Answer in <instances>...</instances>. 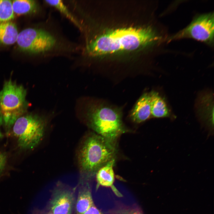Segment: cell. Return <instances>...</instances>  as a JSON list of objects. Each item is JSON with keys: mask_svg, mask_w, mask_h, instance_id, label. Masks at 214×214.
I'll list each match as a JSON object with an SVG mask.
<instances>
[{"mask_svg": "<svg viewBox=\"0 0 214 214\" xmlns=\"http://www.w3.org/2000/svg\"><path fill=\"white\" fill-rule=\"evenodd\" d=\"M80 51L83 59L118 51H132L158 41L160 37L150 27L115 29L93 36L80 35Z\"/></svg>", "mask_w": 214, "mask_h": 214, "instance_id": "cell-1", "label": "cell"}, {"mask_svg": "<svg viewBox=\"0 0 214 214\" xmlns=\"http://www.w3.org/2000/svg\"><path fill=\"white\" fill-rule=\"evenodd\" d=\"M16 42L22 51L45 59L70 57L77 55L80 50L78 43L64 35L50 13L40 27L29 28L21 32Z\"/></svg>", "mask_w": 214, "mask_h": 214, "instance_id": "cell-2", "label": "cell"}, {"mask_svg": "<svg viewBox=\"0 0 214 214\" xmlns=\"http://www.w3.org/2000/svg\"><path fill=\"white\" fill-rule=\"evenodd\" d=\"M114 142L96 134L85 139L78 154L79 166L81 172L93 174L111 160L116 153Z\"/></svg>", "mask_w": 214, "mask_h": 214, "instance_id": "cell-3", "label": "cell"}, {"mask_svg": "<svg viewBox=\"0 0 214 214\" xmlns=\"http://www.w3.org/2000/svg\"><path fill=\"white\" fill-rule=\"evenodd\" d=\"M27 90L10 78L4 83L0 92V124L9 131L17 119L26 114L29 106Z\"/></svg>", "mask_w": 214, "mask_h": 214, "instance_id": "cell-4", "label": "cell"}, {"mask_svg": "<svg viewBox=\"0 0 214 214\" xmlns=\"http://www.w3.org/2000/svg\"><path fill=\"white\" fill-rule=\"evenodd\" d=\"M45 125L44 120L36 114H25L18 118L12 131L19 148L31 150L36 147L43 138Z\"/></svg>", "mask_w": 214, "mask_h": 214, "instance_id": "cell-5", "label": "cell"}, {"mask_svg": "<svg viewBox=\"0 0 214 214\" xmlns=\"http://www.w3.org/2000/svg\"><path fill=\"white\" fill-rule=\"evenodd\" d=\"M89 117L93 128L98 134L114 142L123 131L121 116L111 108L99 106L89 112Z\"/></svg>", "mask_w": 214, "mask_h": 214, "instance_id": "cell-6", "label": "cell"}, {"mask_svg": "<svg viewBox=\"0 0 214 214\" xmlns=\"http://www.w3.org/2000/svg\"><path fill=\"white\" fill-rule=\"evenodd\" d=\"M214 14L210 13L196 17L186 27L170 37L168 42L192 38L212 45L214 40Z\"/></svg>", "mask_w": 214, "mask_h": 214, "instance_id": "cell-7", "label": "cell"}, {"mask_svg": "<svg viewBox=\"0 0 214 214\" xmlns=\"http://www.w3.org/2000/svg\"><path fill=\"white\" fill-rule=\"evenodd\" d=\"M74 191L61 187L55 188L49 202V210L54 214H71L75 203Z\"/></svg>", "mask_w": 214, "mask_h": 214, "instance_id": "cell-8", "label": "cell"}, {"mask_svg": "<svg viewBox=\"0 0 214 214\" xmlns=\"http://www.w3.org/2000/svg\"><path fill=\"white\" fill-rule=\"evenodd\" d=\"M150 92L144 94L138 100L131 114L133 120L139 123L145 121L151 115Z\"/></svg>", "mask_w": 214, "mask_h": 214, "instance_id": "cell-9", "label": "cell"}, {"mask_svg": "<svg viewBox=\"0 0 214 214\" xmlns=\"http://www.w3.org/2000/svg\"><path fill=\"white\" fill-rule=\"evenodd\" d=\"M18 33L14 23L9 21L0 23V44L10 45L17 41Z\"/></svg>", "mask_w": 214, "mask_h": 214, "instance_id": "cell-10", "label": "cell"}, {"mask_svg": "<svg viewBox=\"0 0 214 214\" xmlns=\"http://www.w3.org/2000/svg\"><path fill=\"white\" fill-rule=\"evenodd\" d=\"M151 115L155 118L168 117L170 112L163 99L157 92H150Z\"/></svg>", "mask_w": 214, "mask_h": 214, "instance_id": "cell-11", "label": "cell"}, {"mask_svg": "<svg viewBox=\"0 0 214 214\" xmlns=\"http://www.w3.org/2000/svg\"><path fill=\"white\" fill-rule=\"evenodd\" d=\"M43 3L47 6L52 7L56 10L63 17L74 25L79 31L81 29L80 24L64 0H44Z\"/></svg>", "mask_w": 214, "mask_h": 214, "instance_id": "cell-12", "label": "cell"}, {"mask_svg": "<svg viewBox=\"0 0 214 214\" xmlns=\"http://www.w3.org/2000/svg\"><path fill=\"white\" fill-rule=\"evenodd\" d=\"M93 204L91 193L88 185H82L79 189L75 203L76 214H83Z\"/></svg>", "mask_w": 214, "mask_h": 214, "instance_id": "cell-13", "label": "cell"}, {"mask_svg": "<svg viewBox=\"0 0 214 214\" xmlns=\"http://www.w3.org/2000/svg\"><path fill=\"white\" fill-rule=\"evenodd\" d=\"M12 2L14 14L18 15L35 13L40 10L39 4L35 0H14Z\"/></svg>", "mask_w": 214, "mask_h": 214, "instance_id": "cell-14", "label": "cell"}, {"mask_svg": "<svg viewBox=\"0 0 214 214\" xmlns=\"http://www.w3.org/2000/svg\"><path fill=\"white\" fill-rule=\"evenodd\" d=\"M115 161L113 159L101 168L97 172L96 179L99 185L109 187L113 183L114 175L113 167Z\"/></svg>", "mask_w": 214, "mask_h": 214, "instance_id": "cell-15", "label": "cell"}, {"mask_svg": "<svg viewBox=\"0 0 214 214\" xmlns=\"http://www.w3.org/2000/svg\"><path fill=\"white\" fill-rule=\"evenodd\" d=\"M15 15L12 1L0 0V23L13 19Z\"/></svg>", "mask_w": 214, "mask_h": 214, "instance_id": "cell-16", "label": "cell"}, {"mask_svg": "<svg viewBox=\"0 0 214 214\" xmlns=\"http://www.w3.org/2000/svg\"><path fill=\"white\" fill-rule=\"evenodd\" d=\"M7 160V156L4 152L0 151V174L4 169Z\"/></svg>", "mask_w": 214, "mask_h": 214, "instance_id": "cell-17", "label": "cell"}, {"mask_svg": "<svg viewBox=\"0 0 214 214\" xmlns=\"http://www.w3.org/2000/svg\"><path fill=\"white\" fill-rule=\"evenodd\" d=\"M83 214H103L93 204Z\"/></svg>", "mask_w": 214, "mask_h": 214, "instance_id": "cell-18", "label": "cell"}, {"mask_svg": "<svg viewBox=\"0 0 214 214\" xmlns=\"http://www.w3.org/2000/svg\"><path fill=\"white\" fill-rule=\"evenodd\" d=\"M31 214H54L51 211L48 212L41 211L37 209L33 210Z\"/></svg>", "mask_w": 214, "mask_h": 214, "instance_id": "cell-19", "label": "cell"}, {"mask_svg": "<svg viewBox=\"0 0 214 214\" xmlns=\"http://www.w3.org/2000/svg\"><path fill=\"white\" fill-rule=\"evenodd\" d=\"M3 135L1 133L0 129V139H2L3 137Z\"/></svg>", "mask_w": 214, "mask_h": 214, "instance_id": "cell-20", "label": "cell"}, {"mask_svg": "<svg viewBox=\"0 0 214 214\" xmlns=\"http://www.w3.org/2000/svg\"><path fill=\"white\" fill-rule=\"evenodd\" d=\"M135 214H141L140 213H136Z\"/></svg>", "mask_w": 214, "mask_h": 214, "instance_id": "cell-21", "label": "cell"}]
</instances>
